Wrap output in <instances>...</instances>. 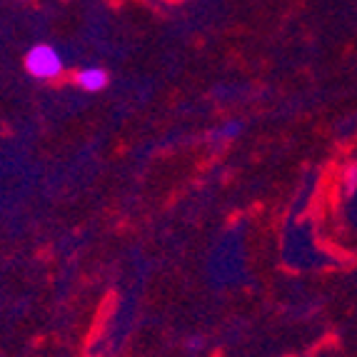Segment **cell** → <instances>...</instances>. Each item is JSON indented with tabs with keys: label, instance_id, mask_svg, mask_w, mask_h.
Instances as JSON below:
<instances>
[{
	"label": "cell",
	"instance_id": "cell-1",
	"mask_svg": "<svg viewBox=\"0 0 357 357\" xmlns=\"http://www.w3.org/2000/svg\"><path fill=\"white\" fill-rule=\"evenodd\" d=\"M23 68L33 80L40 83H55L66 73V58L55 45L50 43H36L33 48L25 53Z\"/></svg>",
	"mask_w": 357,
	"mask_h": 357
},
{
	"label": "cell",
	"instance_id": "cell-2",
	"mask_svg": "<svg viewBox=\"0 0 357 357\" xmlns=\"http://www.w3.org/2000/svg\"><path fill=\"white\" fill-rule=\"evenodd\" d=\"M73 83L83 90V93H102V90L110 85V75H107V70L100 66H85V68H80V70H75Z\"/></svg>",
	"mask_w": 357,
	"mask_h": 357
},
{
	"label": "cell",
	"instance_id": "cell-5",
	"mask_svg": "<svg viewBox=\"0 0 357 357\" xmlns=\"http://www.w3.org/2000/svg\"><path fill=\"white\" fill-rule=\"evenodd\" d=\"M170 3H178V0H170Z\"/></svg>",
	"mask_w": 357,
	"mask_h": 357
},
{
	"label": "cell",
	"instance_id": "cell-4",
	"mask_svg": "<svg viewBox=\"0 0 357 357\" xmlns=\"http://www.w3.org/2000/svg\"><path fill=\"white\" fill-rule=\"evenodd\" d=\"M345 188H347V195L357 188V165H350L345 170Z\"/></svg>",
	"mask_w": 357,
	"mask_h": 357
},
{
	"label": "cell",
	"instance_id": "cell-3",
	"mask_svg": "<svg viewBox=\"0 0 357 357\" xmlns=\"http://www.w3.org/2000/svg\"><path fill=\"white\" fill-rule=\"evenodd\" d=\"M240 130H243V126L238 120H227V123H222V126L213 128L208 132V140L210 143H230V140H235L240 135Z\"/></svg>",
	"mask_w": 357,
	"mask_h": 357
}]
</instances>
